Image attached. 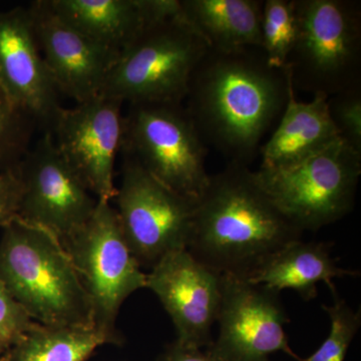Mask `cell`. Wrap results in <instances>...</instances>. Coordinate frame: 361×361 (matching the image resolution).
Segmentation results:
<instances>
[{
    "label": "cell",
    "mask_w": 361,
    "mask_h": 361,
    "mask_svg": "<svg viewBox=\"0 0 361 361\" xmlns=\"http://www.w3.org/2000/svg\"><path fill=\"white\" fill-rule=\"evenodd\" d=\"M292 85L259 47L209 49L195 70L185 106L204 142L229 163L249 166L283 113Z\"/></svg>",
    "instance_id": "obj_1"
},
{
    "label": "cell",
    "mask_w": 361,
    "mask_h": 361,
    "mask_svg": "<svg viewBox=\"0 0 361 361\" xmlns=\"http://www.w3.org/2000/svg\"><path fill=\"white\" fill-rule=\"evenodd\" d=\"M249 166L228 163L196 201L187 250L221 275L250 280L275 254L302 239Z\"/></svg>",
    "instance_id": "obj_2"
},
{
    "label": "cell",
    "mask_w": 361,
    "mask_h": 361,
    "mask_svg": "<svg viewBox=\"0 0 361 361\" xmlns=\"http://www.w3.org/2000/svg\"><path fill=\"white\" fill-rule=\"evenodd\" d=\"M0 280L39 324L94 326L89 295L65 247L39 226L20 217L4 226Z\"/></svg>",
    "instance_id": "obj_3"
},
{
    "label": "cell",
    "mask_w": 361,
    "mask_h": 361,
    "mask_svg": "<svg viewBox=\"0 0 361 361\" xmlns=\"http://www.w3.org/2000/svg\"><path fill=\"white\" fill-rule=\"evenodd\" d=\"M208 49L186 21L149 23L120 52L101 94L129 104H183Z\"/></svg>",
    "instance_id": "obj_4"
},
{
    "label": "cell",
    "mask_w": 361,
    "mask_h": 361,
    "mask_svg": "<svg viewBox=\"0 0 361 361\" xmlns=\"http://www.w3.org/2000/svg\"><path fill=\"white\" fill-rule=\"evenodd\" d=\"M289 58L294 90L329 97L360 87L361 8L355 0H296Z\"/></svg>",
    "instance_id": "obj_5"
},
{
    "label": "cell",
    "mask_w": 361,
    "mask_h": 361,
    "mask_svg": "<svg viewBox=\"0 0 361 361\" xmlns=\"http://www.w3.org/2000/svg\"><path fill=\"white\" fill-rule=\"evenodd\" d=\"M281 212L300 231H318L353 211L361 176V153L339 137L295 166L255 171Z\"/></svg>",
    "instance_id": "obj_6"
},
{
    "label": "cell",
    "mask_w": 361,
    "mask_h": 361,
    "mask_svg": "<svg viewBox=\"0 0 361 361\" xmlns=\"http://www.w3.org/2000/svg\"><path fill=\"white\" fill-rule=\"evenodd\" d=\"M61 242L89 295L94 326L122 343L116 317L128 297L146 288L147 274L128 245L111 202L97 200L90 219Z\"/></svg>",
    "instance_id": "obj_7"
},
{
    "label": "cell",
    "mask_w": 361,
    "mask_h": 361,
    "mask_svg": "<svg viewBox=\"0 0 361 361\" xmlns=\"http://www.w3.org/2000/svg\"><path fill=\"white\" fill-rule=\"evenodd\" d=\"M121 154L161 184L198 199L208 185L206 144L183 104H130Z\"/></svg>",
    "instance_id": "obj_8"
},
{
    "label": "cell",
    "mask_w": 361,
    "mask_h": 361,
    "mask_svg": "<svg viewBox=\"0 0 361 361\" xmlns=\"http://www.w3.org/2000/svg\"><path fill=\"white\" fill-rule=\"evenodd\" d=\"M123 158L116 214L139 264L153 268L168 254L187 249L197 199L173 191L130 157Z\"/></svg>",
    "instance_id": "obj_9"
},
{
    "label": "cell",
    "mask_w": 361,
    "mask_h": 361,
    "mask_svg": "<svg viewBox=\"0 0 361 361\" xmlns=\"http://www.w3.org/2000/svg\"><path fill=\"white\" fill-rule=\"evenodd\" d=\"M288 322L279 292L222 275L218 336L207 349L223 361H268L279 351L298 361L285 330Z\"/></svg>",
    "instance_id": "obj_10"
},
{
    "label": "cell",
    "mask_w": 361,
    "mask_h": 361,
    "mask_svg": "<svg viewBox=\"0 0 361 361\" xmlns=\"http://www.w3.org/2000/svg\"><path fill=\"white\" fill-rule=\"evenodd\" d=\"M123 102L102 94L61 109L51 134L63 160L97 200H115L116 159L122 151Z\"/></svg>",
    "instance_id": "obj_11"
},
{
    "label": "cell",
    "mask_w": 361,
    "mask_h": 361,
    "mask_svg": "<svg viewBox=\"0 0 361 361\" xmlns=\"http://www.w3.org/2000/svg\"><path fill=\"white\" fill-rule=\"evenodd\" d=\"M21 184L20 214L25 222L63 241L80 229L96 209L97 199L59 154L51 133L28 149L18 169Z\"/></svg>",
    "instance_id": "obj_12"
},
{
    "label": "cell",
    "mask_w": 361,
    "mask_h": 361,
    "mask_svg": "<svg viewBox=\"0 0 361 361\" xmlns=\"http://www.w3.org/2000/svg\"><path fill=\"white\" fill-rule=\"evenodd\" d=\"M222 275L182 249L161 259L147 274V287L174 323L177 339L191 348H208L221 302Z\"/></svg>",
    "instance_id": "obj_13"
},
{
    "label": "cell",
    "mask_w": 361,
    "mask_h": 361,
    "mask_svg": "<svg viewBox=\"0 0 361 361\" xmlns=\"http://www.w3.org/2000/svg\"><path fill=\"white\" fill-rule=\"evenodd\" d=\"M0 85L16 108L51 133L63 106L27 7L0 13Z\"/></svg>",
    "instance_id": "obj_14"
},
{
    "label": "cell",
    "mask_w": 361,
    "mask_h": 361,
    "mask_svg": "<svg viewBox=\"0 0 361 361\" xmlns=\"http://www.w3.org/2000/svg\"><path fill=\"white\" fill-rule=\"evenodd\" d=\"M45 63L59 94L85 103L99 96L118 54L59 18L49 0L27 7Z\"/></svg>",
    "instance_id": "obj_15"
},
{
    "label": "cell",
    "mask_w": 361,
    "mask_h": 361,
    "mask_svg": "<svg viewBox=\"0 0 361 361\" xmlns=\"http://www.w3.org/2000/svg\"><path fill=\"white\" fill-rule=\"evenodd\" d=\"M339 139L329 111V97L316 94L307 103L297 101L293 85L274 134L260 148V169L295 166Z\"/></svg>",
    "instance_id": "obj_16"
},
{
    "label": "cell",
    "mask_w": 361,
    "mask_h": 361,
    "mask_svg": "<svg viewBox=\"0 0 361 361\" xmlns=\"http://www.w3.org/2000/svg\"><path fill=\"white\" fill-rule=\"evenodd\" d=\"M357 275V271L338 267L326 244L300 239L275 254L249 281L279 293L290 289L305 300H311L317 296L320 282L326 284L334 294L337 293L334 282L336 278Z\"/></svg>",
    "instance_id": "obj_17"
},
{
    "label": "cell",
    "mask_w": 361,
    "mask_h": 361,
    "mask_svg": "<svg viewBox=\"0 0 361 361\" xmlns=\"http://www.w3.org/2000/svg\"><path fill=\"white\" fill-rule=\"evenodd\" d=\"M185 21L203 37L209 49H261L263 1L180 0Z\"/></svg>",
    "instance_id": "obj_18"
},
{
    "label": "cell",
    "mask_w": 361,
    "mask_h": 361,
    "mask_svg": "<svg viewBox=\"0 0 361 361\" xmlns=\"http://www.w3.org/2000/svg\"><path fill=\"white\" fill-rule=\"evenodd\" d=\"M59 18L120 54L148 25L142 0H49Z\"/></svg>",
    "instance_id": "obj_19"
},
{
    "label": "cell",
    "mask_w": 361,
    "mask_h": 361,
    "mask_svg": "<svg viewBox=\"0 0 361 361\" xmlns=\"http://www.w3.org/2000/svg\"><path fill=\"white\" fill-rule=\"evenodd\" d=\"M115 344L94 326H49L37 323L0 361H87L104 344Z\"/></svg>",
    "instance_id": "obj_20"
},
{
    "label": "cell",
    "mask_w": 361,
    "mask_h": 361,
    "mask_svg": "<svg viewBox=\"0 0 361 361\" xmlns=\"http://www.w3.org/2000/svg\"><path fill=\"white\" fill-rule=\"evenodd\" d=\"M296 37V0L263 1L261 51L271 66L287 68Z\"/></svg>",
    "instance_id": "obj_21"
},
{
    "label": "cell",
    "mask_w": 361,
    "mask_h": 361,
    "mask_svg": "<svg viewBox=\"0 0 361 361\" xmlns=\"http://www.w3.org/2000/svg\"><path fill=\"white\" fill-rule=\"evenodd\" d=\"M37 128L30 116L13 106L0 85V172L18 169Z\"/></svg>",
    "instance_id": "obj_22"
},
{
    "label": "cell",
    "mask_w": 361,
    "mask_h": 361,
    "mask_svg": "<svg viewBox=\"0 0 361 361\" xmlns=\"http://www.w3.org/2000/svg\"><path fill=\"white\" fill-rule=\"evenodd\" d=\"M332 305H323L329 314L330 331L320 348L313 355L298 361H344L349 346L360 329V311H355L337 293L332 294Z\"/></svg>",
    "instance_id": "obj_23"
},
{
    "label": "cell",
    "mask_w": 361,
    "mask_h": 361,
    "mask_svg": "<svg viewBox=\"0 0 361 361\" xmlns=\"http://www.w3.org/2000/svg\"><path fill=\"white\" fill-rule=\"evenodd\" d=\"M329 111L339 137L361 153L360 87L329 97Z\"/></svg>",
    "instance_id": "obj_24"
},
{
    "label": "cell",
    "mask_w": 361,
    "mask_h": 361,
    "mask_svg": "<svg viewBox=\"0 0 361 361\" xmlns=\"http://www.w3.org/2000/svg\"><path fill=\"white\" fill-rule=\"evenodd\" d=\"M37 323L0 280V360Z\"/></svg>",
    "instance_id": "obj_25"
},
{
    "label": "cell",
    "mask_w": 361,
    "mask_h": 361,
    "mask_svg": "<svg viewBox=\"0 0 361 361\" xmlns=\"http://www.w3.org/2000/svg\"><path fill=\"white\" fill-rule=\"evenodd\" d=\"M21 196L23 184L18 171L0 172V227L18 217Z\"/></svg>",
    "instance_id": "obj_26"
},
{
    "label": "cell",
    "mask_w": 361,
    "mask_h": 361,
    "mask_svg": "<svg viewBox=\"0 0 361 361\" xmlns=\"http://www.w3.org/2000/svg\"><path fill=\"white\" fill-rule=\"evenodd\" d=\"M158 361H223L214 355L210 350L203 348H191L178 341L169 344Z\"/></svg>",
    "instance_id": "obj_27"
}]
</instances>
